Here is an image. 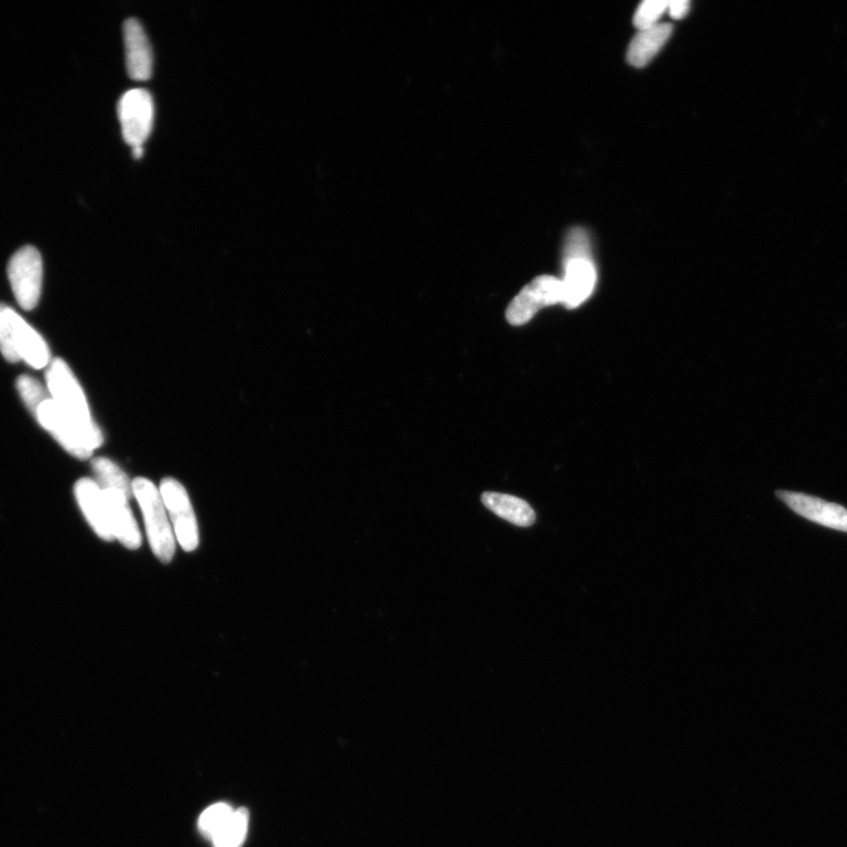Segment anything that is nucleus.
Instances as JSON below:
<instances>
[{
  "label": "nucleus",
  "instance_id": "14",
  "mask_svg": "<svg viewBox=\"0 0 847 847\" xmlns=\"http://www.w3.org/2000/svg\"><path fill=\"white\" fill-rule=\"evenodd\" d=\"M671 24H656L639 30L628 50V62L634 67L647 66L670 40Z\"/></svg>",
  "mask_w": 847,
  "mask_h": 847
},
{
  "label": "nucleus",
  "instance_id": "4",
  "mask_svg": "<svg viewBox=\"0 0 847 847\" xmlns=\"http://www.w3.org/2000/svg\"><path fill=\"white\" fill-rule=\"evenodd\" d=\"M172 529L181 547L186 552L199 545V530L192 500L180 481L166 478L160 488Z\"/></svg>",
  "mask_w": 847,
  "mask_h": 847
},
{
  "label": "nucleus",
  "instance_id": "16",
  "mask_svg": "<svg viewBox=\"0 0 847 847\" xmlns=\"http://www.w3.org/2000/svg\"><path fill=\"white\" fill-rule=\"evenodd\" d=\"M98 484L102 489L118 491L131 498L132 481L119 466L108 458H96L93 463Z\"/></svg>",
  "mask_w": 847,
  "mask_h": 847
},
{
  "label": "nucleus",
  "instance_id": "13",
  "mask_svg": "<svg viewBox=\"0 0 847 847\" xmlns=\"http://www.w3.org/2000/svg\"><path fill=\"white\" fill-rule=\"evenodd\" d=\"M102 492L108 504L113 539L130 550L140 547L142 534L130 509V498L113 490L102 489Z\"/></svg>",
  "mask_w": 847,
  "mask_h": 847
},
{
  "label": "nucleus",
  "instance_id": "8",
  "mask_svg": "<svg viewBox=\"0 0 847 847\" xmlns=\"http://www.w3.org/2000/svg\"><path fill=\"white\" fill-rule=\"evenodd\" d=\"M777 497L806 520L847 533V509L844 507L800 492L778 491Z\"/></svg>",
  "mask_w": 847,
  "mask_h": 847
},
{
  "label": "nucleus",
  "instance_id": "19",
  "mask_svg": "<svg viewBox=\"0 0 847 847\" xmlns=\"http://www.w3.org/2000/svg\"><path fill=\"white\" fill-rule=\"evenodd\" d=\"M667 4L666 0H645L634 13V26L638 30H644L660 24L659 21L667 10Z\"/></svg>",
  "mask_w": 847,
  "mask_h": 847
},
{
  "label": "nucleus",
  "instance_id": "21",
  "mask_svg": "<svg viewBox=\"0 0 847 847\" xmlns=\"http://www.w3.org/2000/svg\"><path fill=\"white\" fill-rule=\"evenodd\" d=\"M0 352L10 362H19L21 360L15 349L12 328L6 314L4 304H0Z\"/></svg>",
  "mask_w": 847,
  "mask_h": 847
},
{
  "label": "nucleus",
  "instance_id": "9",
  "mask_svg": "<svg viewBox=\"0 0 847 847\" xmlns=\"http://www.w3.org/2000/svg\"><path fill=\"white\" fill-rule=\"evenodd\" d=\"M563 305L573 310L593 295L597 283V271L593 257L564 259Z\"/></svg>",
  "mask_w": 847,
  "mask_h": 847
},
{
  "label": "nucleus",
  "instance_id": "10",
  "mask_svg": "<svg viewBox=\"0 0 847 847\" xmlns=\"http://www.w3.org/2000/svg\"><path fill=\"white\" fill-rule=\"evenodd\" d=\"M6 314L12 328L17 352L33 369L48 368L51 354L43 337L22 316L6 305Z\"/></svg>",
  "mask_w": 847,
  "mask_h": 847
},
{
  "label": "nucleus",
  "instance_id": "5",
  "mask_svg": "<svg viewBox=\"0 0 847 847\" xmlns=\"http://www.w3.org/2000/svg\"><path fill=\"white\" fill-rule=\"evenodd\" d=\"M562 280L553 275H540L513 298L507 310V319L513 326L529 323L543 307L563 304Z\"/></svg>",
  "mask_w": 847,
  "mask_h": 847
},
{
  "label": "nucleus",
  "instance_id": "23",
  "mask_svg": "<svg viewBox=\"0 0 847 847\" xmlns=\"http://www.w3.org/2000/svg\"><path fill=\"white\" fill-rule=\"evenodd\" d=\"M132 154L135 160H141L144 155V148L143 146L132 148Z\"/></svg>",
  "mask_w": 847,
  "mask_h": 847
},
{
  "label": "nucleus",
  "instance_id": "11",
  "mask_svg": "<svg viewBox=\"0 0 847 847\" xmlns=\"http://www.w3.org/2000/svg\"><path fill=\"white\" fill-rule=\"evenodd\" d=\"M78 504L91 528L104 541H113L106 496L97 480L83 478L77 482Z\"/></svg>",
  "mask_w": 847,
  "mask_h": 847
},
{
  "label": "nucleus",
  "instance_id": "20",
  "mask_svg": "<svg viewBox=\"0 0 847 847\" xmlns=\"http://www.w3.org/2000/svg\"><path fill=\"white\" fill-rule=\"evenodd\" d=\"M17 389H19L23 402L33 414L37 411L39 406L48 399L47 393L39 380L30 376L20 377L19 380H17Z\"/></svg>",
  "mask_w": 847,
  "mask_h": 847
},
{
  "label": "nucleus",
  "instance_id": "3",
  "mask_svg": "<svg viewBox=\"0 0 847 847\" xmlns=\"http://www.w3.org/2000/svg\"><path fill=\"white\" fill-rule=\"evenodd\" d=\"M15 301L31 311L40 303L43 285V259L36 248L26 246L17 251L8 267Z\"/></svg>",
  "mask_w": 847,
  "mask_h": 847
},
{
  "label": "nucleus",
  "instance_id": "2",
  "mask_svg": "<svg viewBox=\"0 0 847 847\" xmlns=\"http://www.w3.org/2000/svg\"><path fill=\"white\" fill-rule=\"evenodd\" d=\"M132 491L142 510L149 543L163 563H170L175 556L176 537L160 489L146 478H135Z\"/></svg>",
  "mask_w": 847,
  "mask_h": 847
},
{
  "label": "nucleus",
  "instance_id": "17",
  "mask_svg": "<svg viewBox=\"0 0 847 847\" xmlns=\"http://www.w3.org/2000/svg\"><path fill=\"white\" fill-rule=\"evenodd\" d=\"M249 811L247 808L235 810L227 825L213 840L214 847H241L246 841L249 827Z\"/></svg>",
  "mask_w": 847,
  "mask_h": 847
},
{
  "label": "nucleus",
  "instance_id": "7",
  "mask_svg": "<svg viewBox=\"0 0 847 847\" xmlns=\"http://www.w3.org/2000/svg\"><path fill=\"white\" fill-rule=\"evenodd\" d=\"M34 416L67 453L77 458L86 459L95 452L90 442L86 439L70 420L65 417V414L51 397L39 406L37 411L34 412Z\"/></svg>",
  "mask_w": 847,
  "mask_h": 847
},
{
  "label": "nucleus",
  "instance_id": "6",
  "mask_svg": "<svg viewBox=\"0 0 847 847\" xmlns=\"http://www.w3.org/2000/svg\"><path fill=\"white\" fill-rule=\"evenodd\" d=\"M118 118L124 141L131 146H143L151 134L154 120V102L144 89L126 93L118 102Z\"/></svg>",
  "mask_w": 847,
  "mask_h": 847
},
{
  "label": "nucleus",
  "instance_id": "1",
  "mask_svg": "<svg viewBox=\"0 0 847 847\" xmlns=\"http://www.w3.org/2000/svg\"><path fill=\"white\" fill-rule=\"evenodd\" d=\"M47 390L67 420H70L96 449L102 443L101 432L91 417L85 394L75 374L63 359L51 361L46 372Z\"/></svg>",
  "mask_w": 847,
  "mask_h": 847
},
{
  "label": "nucleus",
  "instance_id": "15",
  "mask_svg": "<svg viewBox=\"0 0 847 847\" xmlns=\"http://www.w3.org/2000/svg\"><path fill=\"white\" fill-rule=\"evenodd\" d=\"M481 501L490 511L513 525L528 528L535 522L533 509L521 498L504 493L486 492L481 496Z\"/></svg>",
  "mask_w": 847,
  "mask_h": 847
},
{
  "label": "nucleus",
  "instance_id": "22",
  "mask_svg": "<svg viewBox=\"0 0 847 847\" xmlns=\"http://www.w3.org/2000/svg\"><path fill=\"white\" fill-rule=\"evenodd\" d=\"M667 10L672 19L682 20L689 10V2L687 0H671L667 4Z\"/></svg>",
  "mask_w": 847,
  "mask_h": 847
},
{
  "label": "nucleus",
  "instance_id": "12",
  "mask_svg": "<svg viewBox=\"0 0 847 847\" xmlns=\"http://www.w3.org/2000/svg\"><path fill=\"white\" fill-rule=\"evenodd\" d=\"M123 32L128 74L134 80H148L152 76L153 54L145 30L140 21L130 19Z\"/></svg>",
  "mask_w": 847,
  "mask_h": 847
},
{
  "label": "nucleus",
  "instance_id": "18",
  "mask_svg": "<svg viewBox=\"0 0 847 847\" xmlns=\"http://www.w3.org/2000/svg\"><path fill=\"white\" fill-rule=\"evenodd\" d=\"M235 810L225 803H218L210 807H207L198 821V828L200 834L211 841L221 832L225 825L228 824Z\"/></svg>",
  "mask_w": 847,
  "mask_h": 847
}]
</instances>
